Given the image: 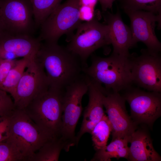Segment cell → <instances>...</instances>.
<instances>
[{
    "label": "cell",
    "mask_w": 161,
    "mask_h": 161,
    "mask_svg": "<svg viewBox=\"0 0 161 161\" xmlns=\"http://www.w3.org/2000/svg\"><path fill=\"white\" fill-rule=\"evenodd\" d=\"M35 58L43 66L49 87L64 90L83 74L80 58L58 43H41Z\"/></svg>",
    "instance_id": "cell-1"
},
{
    "label": "cell",
    "mask_w": 161,
    "mask_h": 161,
    "mask_svg": "<svg viewBox=\"0 0 161 161\" xmlns=\"http://www.w3.org/2000/svg\"><path fill=\"white\" fill-rule=\"evenodd\" d=\"M130 57L112 53L106 58L92 56L90 65L85 67L83 72L91 79L104 85L107 91L119 92L130 87L132 83Z\"/></svg>",
    "instance_id": "cell-2"
},
{
    "label": "cell",
    "mask_w": 161,
    "mask_h": 161,
    "mask_svg": "<svg viewBox=\"0 0 161 161\" xmlns=\"http://www.w3.org/2000/svg\"><path fill=\"white\" fill-rule=\"evenodd\" d=\"M64 91L49 86L23 109L38 127L54 137H60Z\"/></svg>",
    "instance_id": "cell-3"
},
{
    "label": "cell",
    "mask_w": 161,
    "mask_h": 161,
    "mask_svg": "<svg viewBox=\"0 0 161 161\" xmlns=\"http://www.w3.org/2000/svg\"><path fill=\"white\" fill-rule=\"evenodd\" d=\"M55 138L38 127L23 110L15 109L10 116V135L6 141L15 146L25 161H29L41 146Z\"/></svg>",
    "instance_id": "cell-4"
},
{
    "label": "cell",
    "mask_w": 161,
    "mask_h": 161,
    "mask_svg": "<svg viewBox=\"0 0 161 161\" xmlns=\"http://www.w3.org/2000/svg\"><path fill=\"white\" fill-rule=\"evenodd\" d=\"M81 0H67L60 4L41 25L40 40L58 43L60 37L66 35L69 41L81 23Z\"/></svg>",
    "instance_id": "cell-5"
},
{
    "label": "cell",
    "mask_w": 161,
    "mask_h": 161,
    "mask_svg": "<svg viewBox=\"0 0 161 161\" xmlns=\"http://www.w3.org/2000/svg\"><path fill=\"white\" fill-rule=\"evenodd\" d=\"M66 48L78 56L85 67L87 60L95 51L110 44L108 26L100 22L98 18L93 17L81 23L69 41Z\"/></svg>",
    "instance_id": "cell-6"
},
{
    "label": "cell",
    "mask_w": 161,
    "mask_h": 161,
    "mask_svg": "<svg viewBox=\"0 0 161 161\" xmlns=\"http://www.w3.org/2000/svg\"><path fill=\"white\" fill-rule=\"evenodd\" d=\"M88 77L83 73L64 90L60 137L70 147L75 145V128L82 111V99L88 92Z\"/></svg>",
    "instance_id": "cell-7"
},
{
    "label": "cell",
    "mask_w": 161,
    "mask_h": 161,
    "mask_svg": "<svg viewBox=\"0 0 161 161\" xmlns=\"http://www.w3.org/2000/svg\"><path fill=\"white\" fill-rule=\"evenodd\" d=\"M0 22L4 33L32 36L36 29L30 0H0Z\"/></svg>",
    "instance_id": "cell-8"
},
{
    "label": "cell",
    "mask_w": 161,
    "mask_h": 161,
    "mask_svg": "<svg viewBox=\"0 0 161 161\" xmlns=\"http://www.w3.org/2000/svg\"><path fill=\"white\" fill-rule=\"evenodd\" d=\"M138 56L131 55L132 83L148 91L161 92V57L160 52L141 50Z\"/></svg>",
    "instance_id": "cell-9"
},
{
    "label": "cell",
    "mask_w": 161,
    "mask_h": 161,
    "mask_svg": "<svg viewBox=\"0 0 161 161\" xmlns=\"http://www.w3.org/2000/svg\"><path fill=\"white\" fill-rule=\"evenodd\" d=\"M49 87L44 69L35 57L29 63L17 86L13 98L15 109H23Z\"/></svg>",
    "instance_id": "cell-10"
},
{
    "label": "cell",
    "mask_w": 161,
    "mask_h": 161,
    "mask_svg": "<svg viewBox=\"0 0 161 161\" xmlns=\"http://www.w3.org/2000/svg\"><path fill=\"white\" fill-rule=\"evenodd\" d=\"M131 22L132 34L131 48L137 42L143 43L149 51L160 52L161 44L156 36L155 30L161 27V16L142 10H126Z\"/></svg>",
    "instance_id": "cell-11"
},
{
    "label": "cell",
    "mask_w": 161,
    "mask_h": 161,
    "mask_svg": "<svg viewBox=\"0 0 161 161\" xmlns=\"http://www.w3.org/2000/svg\"><path fill=\"white\" fill-rule=\"evenodd\" d=\"M125 90L123 96L130 105L135 123L152 125L161 115V92H146L131 86Z\"/></svg>",
    "instance_id": "cell-12"
},
{
    "label": "cell",
    "mask_w": 161,
    "mask_h": 161,
    "mask_svg": "<svg viewBox=\"0 0 161 161\" xmlns=\"http://www.w3.org/2000/svg\"><path fill=\"white\" fill-rule=\"evenodd\" d=\"M125 101L118 92L107 91L104 97V107L112 129V140L130 137L137 129L136 124L127 113Z\"/></svg>",
    "instance_id": "cell-13"
},
{
    "label": "cell",
    "mask_w": 161,
    "mask_h": 161,
    "mask_svg": "<svg viewBox=\"0 0 161 161\" xmlns=\"http://www.w3.org/2000/svg\"><path fill=\"white\" fill-rule=\"evenodd\" d=\"M88 78L89 102L84 111L80 130L76 136L77 142L85 133L91 134L96 125L105 114L103 100L107 91L101 84Z\"/></svg>",
    "instance_id": "cell-14"
},
{
    "label": "cell",
    "mask_w": 161,
    "mask_h": 161,
    "mask_svg": "<svg viewBox=\"0 0 161 161\" xmlns=\"http://www.w3.org/2000/svg\"><path fill=\"white\" fill-rule=\"evenodd\" d=\"M106 24L109 28L110 44L113 47L112 54L125 57L131 54L129 49L131 48L132 34L130 28L123 21L118 8L115 14L107 11L103 12Z\"/></svg>",
    "instance_id": "cell-15"
},
{
    "label": "cell",
    "mask_w": 161,
    "mask_h": 161,
    "mask_svg": "<svg viewBox=\"0 0 161 161\" xmlns=\"http://www.w3.org/2000/svg\"><path fill=\"white\" fill-rule=\"evenodd\" d=\"M38 38L27 35H13L2 33L0 35V49L11 52L18 58H34L40 48Z\"/></svg>",
    "instance_id": "cell-16"
},
{
    "label": "cell",
    "mask_w": 161,
    "mask_h": 161,
    "mask_svg": "<svg viewBox=\"0 0 161 161\" xmlns=\"http://www.w3.org/2000/svg\"><path fill=\"white\" fill-rule=\"evenodd\" d=\"M128 160L131 161H160L161 158L154 149L148 134L142 130H136L130 138Z\"/></svg>",
    "instance_id": "cell-17"
},
{
    "label": "cell",
    "mask_w": 161,
    "mask_h": 161,
    "mask_svg": "<svg viewBox=\"0 0 161 161\" xmlns=\"http://www.w3.org/2000/svg\"><path fill=\"white\" fill-rule=\"evenodd\" d=\"M130 137L116 139L112 140L108 145L96 151L92 161H109L112 158H124L128 159L129 147L128 144Z\"/></svg>",
    "instance_id": "cell-18"
},
{
    "label": "cell",
    "mask_w": 161,
    "mask_h": 161,
    "mask_svg": "<svg viewBox=\"0 0 161 161\" xmlns=\"http://www.w3.org/2000/svg\"><path fill=\"white\" fill-rule=\"evenodd\" d=\"M70 148L60 137H55L45 143L34 154L29 161H57L62 150L67 151Z\"/></svg>",
    "instance_id": "cell-19"
},
{
    "label": "cell",
    "mask_w": 161,
    "mask_h": 161,
    "mask_svg": "<svg viewBox=\"0 0 161 161\" xmlns=\"http://www.w3.org/2000/svg\"><path fill=\"white\" fill-rule=\"evenodd\" d=\"M33 59L23 58L17 60L4 80L0 83V88L10 94L13 98L17 86L25 69L30 61Z\"/></svg>",
    "instance_id": "cell-20"
},
{
    "label": "cell",
    "mask_w": 161,
    "mask_h": 161,
    "mask_svg": "<svg viewBox=\"0 0 161 161\" xmlns=\"http://www.w3.org/2000/svg\"><path fill=\"white\" fill-rule=\"evenodd\" d=\"M62 0H30L36 29L60 4Z\"/></svg>",
    "instance_id": "cell-21"
},
{
    "label": "cell",
    "mask_w": 161,
    "mask_h": 161,
    "mask_svg": "<svg viewBox=\"0 0 161 161\" xmlns=\"http://www.w3.org/2000/svg\"><path fill=\"white\" fill-rule=\"evenodd\" d=\"M112 129L107 116L105 114L96 125L91 134L93 145L96 151L105 147Z\"/></svg>",
    "instance_id": "cell-22"
},
{
    "label": "cell",
    "mask_w": 161,
    "mask_h": 161,
    "mask_svg": "<svg viewBox=\"0 0 161 161\" xmlns=\"http://www.w3.org/2000/svg\"><path fill=\"white\" fill-rule=\"evenodd\" d=\"M123 10H142L161 16V0H119Z\"/></svg>",
    "instance_id": "cell-23"
},
{
    "label": "cell",
    "mask_w": 161,
    "mask_h": 161,
    "mask_svg": "<svg viewBox=\"0 0 161 161\" xmlns=\"http://www.w3.org/2000/svg\"><path fill=\"white\" fill-rule=\"evenodd\" d=\"M0 161H25L15 146L6 141L0 142Z\"/></svg>",
    "instance_id": "cell-24"
},
{
    "label": "cell",
    "mask_w": 161,
    "mask_h": 161,
    "mask_svg": "<svg viewBox=\"0 0 161 161\" xmlns=\"http://www.w3.org/2000/svg\"><path fill=\"white\" fill-rule=\"evenodd\" d=\"M15 109L14 101L7 92L0 88V116L10 117Z\"/></svg>",
    "instance_id": "cell-25"
},
{
    "label": "cell",
    "mask_w": 161,
    "mask_h": 161,
    "mask_svg": "<svg viewBox=\"0 0 161 161\" xmlns=\"http://www.w3.org/2000/svg\"><path fill=\"white\" fill-rule=\"evenodd\" d=\"M10 116H0V142L6 141L10 136Z\"/></svg>",
    "instance_id": "cell-26"
},
{
    "label": "cell",
    "mask_w": 161,
    "mask_h": 161,
    "mask_svg": "<svg viewBox=\"0 0 161 161\" xmlns=\"http://www.w3.org/2000/svg\"><path fill=\"white\" fill-rule=\"evenodd\" d=\"M17 60L0 58V83L4 80L10 70L16 64Z\"/></svg>",
    "instance_id": "cell-27"
},
{
    "label": "cell",
    "mask_w": 161,
    "mask_h": 161,
    "mask_svg": "<svg viewBox=\"0 0 161 161\" xmlns=\"http://www.w3.org/2000/svg\"><path fill=\"white\" fill-rule=\"evenodd\" d=\"M18 58L14 53L0 49V58L4 59L13 60Z\"/></svg>",
    "instance_id": "cell-28"
},
{
    "label": "cell",
    "mask_w": 161,
    "mask_h": 161,
    "mask_svg": "<svg viewBox=\"0 0 161 161\" xmlns=\"http://www.w3.org/2000/svg\"><path fill=\"white\" fill-rule=\"evenodd\" d=\"M100 3L103 12L112 8L113 2L116 0H97Z\"/></svg>",
    "instance_id": "cell-29"
},
{
    "label": "cell",
    "mask_w": 161,
    "mask_h": 161,
    "mask_svg": "<svg viewBox=\"0 0 161 161\" xmlns=\"http://www.w3.org/2000/svg\"><path fill=\"white\" fill-rule=\"evenodd\" d=\"M3 32V31L2 28L1 24L0 22V35Z\"/></svg>",
    "instance_id": "cell-30"
}]
</instances>
